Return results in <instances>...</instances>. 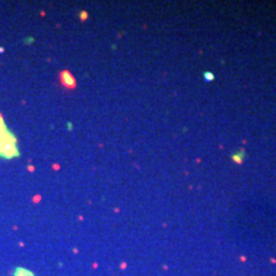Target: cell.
I'll return each mask as SVG.
<instances>
[{
    "label": "cell",
    "instance_id": "1",
    "mask_svg": "<svg viewBox=\"0 0 276 276\" xmlns=\"http://www.w3.org/2000/svg\"><path fill=\"white\" fill-rule=\"evenodd\" d=\"M18 155L19 151L18 146H17V139L8 130L1 115H0V157L13 159Z\"/></svg>",
    "mask_w": 276,
    "mask_h": 276
},
{
    "label": "cell",
    "instance_id": "2",
    "mask_svg": "<svg viewBox=\"0 0 276 276\" xmlns=\"http://www.w3.org/2000/svg\"><path fill=\"white\" fill-rule=\"evenodd\" d=\"M60 81L61 85L67 88H74L76 87V81H74V77L70 74L69 72H63L60 74Z\"/></svg>",
    "mask_w": 276,
    "mask_h": 276
},
{
    "label": "cell",
    "instance_id": "3",
    "mask_svg": "<svg viewBox=\"0 0 276 276\" xmlns=\"http://www.w3.org/2000/svg\"><path fill=\"white\" fill-rule=\"evenodd\" d=\"M206 79L211 81V79H212V74H207V73H206Z\"/></svg>",
    "mask_w": 276,
    "mask_h": 276
}]
</instances>
